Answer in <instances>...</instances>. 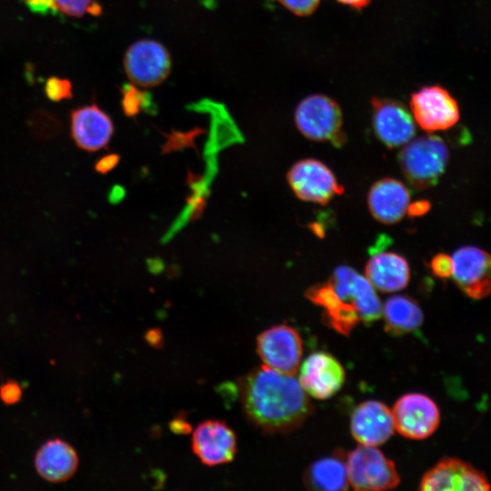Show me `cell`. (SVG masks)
Wrapping results in <instances>:
<instances>
[{
    "mask_svg": "<svg viewBox=\"0 0 491 491\" xmlns=\"http://www.w3.org/2000/svg\"><path fill=\"white\" fill-rule=\"evenodd\" d=\"M240 394L247 418L266 433L293 431L314 411L298 379L266 366L244 376Z\"/></svg>",
    "mask_w": 491,
    "mask_h": 491,
    "instance_id": "1",
    "label": "cell"
},
{
    "mask_svg": "<svg viewBox=\"0 0 491 491\" xmlns=\"http://www.w3.org/2000/svg\"><path fill=\"white\" fill-rule=\"evenodd\" d=\"M306 297L324 309V322L348 336L359 323L370 324L382 316V305L374 286L352 267H336L327 282L306 291Z\"/></svg>",
    "mask_w": 491,
    "mask_h": 491,
    "instance_id": "2",
    "label": "cell"
},
{
    "mask_svg": "<svg viewBox=\"0 0 491 491\" xmlns=\"http://www.w3.org/2000/svg\"><path fill=\"white\" fill-rule=\"evenodd\" d=\"M448 158L446 145L442 138L433 135L408 142L398 155L404 175L417 189L436 185L446 169Z\"/></svg>",
    "mask_w": 491,
    "mask_h": 491,
    "instance_id": "3",
    "label": "cell"
},
{
    "mask_svg": "<svg viewBox=\"0 0 491 491\" xmlns=\"http://www.w3.org/2000/svg\"><path fill=\"white\" fill-rule=\"evenodd\" d=\"M295 122L299 132L309 140L330 141L336 146L345 142L342 111L327 95L315 94L301 100L295 111Z\"/></svg>",
    "mask_w": 491,
    "mask_h": 491,
    "instance_id": "4",
    "label": "cell"
},
{
    "mask_svg": "<svg viewBox=\"0 0 491 491\" xmlns=\"http://www.w3.org/2000/svg\"><path fill=\"white\" fill-rule=\"evenodd\" d=\"M349 486L358 491H381L400 481L394 462L376 446L359 445L346 458Z\"/></svg>",
    "mask_w": 491,
    "mask_h": 491,
    "instance_id": "5",
    "label": "cell"
},
{
    "mask_svg": "<svg viewBox=\"0 0 491 491\" xmlns=\"http://www.w3.org/2000/svg\"><path fill=\"white\" fill-rule=\"evenodd\" d=\"M124 68L132 84L153 87L167 78L172 59L163 44L153 39H142L133 43L125 51Z\"/></svg>",
    "mask_w": 491,
    "mask_h": 491,
    "instance_id": "6",
    "label": "cell"
},
{
    "mask_svg": "<svg viewBox=\"0 0 491 491\" xmlns=\"http://www.w3.org/2000/svg\"><path fill=\"white\" fill-rule=\"evenodd\" d=\"M409 105L417 125L427 132L446 130L460 117L457 101L438 85L423 86L414 92Z\"/></svg>",
    "mask_w": 491,
    "mask_h": 491,
    "instance_id": "7",
    "label": "cell"
},
{
    "mask_svg": "<svg viewBox=\"0 0 491 491\" xmlns=\"http://www.w3.org/2000/svg\"><path fill=\"white\" fill-rule=\"evenodd\" d=\"M256 350L264 366L295 376L299 368L303 344L295 328L287 325H277L257 336Z\"/></svg>",
    "mask_w": 491,
    "mask_h": 491,
    "instance_id": "8",
    "label": "cell"
},
{
    "mask_svg": "<svg viewBox=\"0 0 491 491\" xmlns=\"http://www.w3.org/2000/svg\"><path fill=\"white\" fill-rule=\"evenodd\" d=\"M395 429L410 439L430 436L440 422L436 404L427 396L409 393L399 397L392 410Z\"/></svg>",
    "mask_w": 491,
    "mask_h": 491,
    "instance_id": "9",
    "label": "cell"
},
{
    "mask_svg": "<svg viewBox=\"0 0 491 491\" xmlns=\"http://www.w3.org/2000/svg\"><path fill=\"white\" fill-rule=\"evenodd\" d=\"M288 184L301 200L326 205L335 195L344 192L332 171L316 159H303L287 173Z\"/></svg>",
    "mask_w": 491,
    "mask_h": 491,
    "instance_id": "10",
    "label": "cell"
},
{
    "mask_svg": "<svg viewBox=\"0 0 491 491\" xmlns=\"http://www.w3.org/2000/svg\"><path fill=\"white\" fill-rule=\"evenodd\" d=\"M453 278L456 286L469 297L482 299L491 295V255L472 246L455 251Z\"/></svg>",
    "mask_w": 491,
    "mask_h": 491,
    "instance_id": "11",
    "label": "cell"
},
{
    "mask_svg": "<svg viewBox=\"0 0 491 491\" xmlns=\"http://www.w3.org/2000/svg\"><path fill=\"white\" fill-rule=\"evenodd\" d=\"M372 125L377 138L387 147L407 144L416 134V125L407 108L402 103L373 97Z\"/></svg>",
    "mask_w": 491,
    "mask_h": 491,
    "instance_id": "12",
    "label": "cell"
},
{
    "mask_svg": "<svg viewBox=\"0 0 491 491\" xmlns=\"http://www.w3.org/2000/svg\"><path fill=\"white\" fill-rule=\"evenodd\" d=\"M298 381L306 393L316 399H327L337 393L346 379L341 363L331 354L315 352L299 368Z\"/></svg>",
    "mask_w": 491,
    "mask_h": 491,
    "instance_id": "13",
    "label": "cell"
},
{
    "mask_svg": "<svg viewBox=\"0 0 491 491\" xmlns=\"http://www.w3.org/2000/svg\"><path fill=\"white\" fill-rule=\"evenodd\" d=\"M192 449L199 460L214 466L231 462L236 453V436L223 421L200 423L192 436Z\"/></svg>",
    "mask_w": 491,
    "mask_h": 491,
    "instance_id": "14",
    "label": "cell"
},
{
    "mask_svg": "<svg viewBox=\"0 0 491 491\" xmlns=\"http://www.w3.org/2000/svg\"><path fill=\"white\" fill-rule=\"evenodd\" d=\"M394 429L392 412L380 401L362 402L352 413L351 434L361 445L380 446L391 437Z\"/></svg>",
    "mask_w": 491,
    "mask_h": 491,
    "instance_id": "15",
    "label": "cell"
},
{
    "mask_svg": "<svg viewBox=\"0 0 491 491\" xmlns=\"http://www.w3.org/2000/svg\"><path fill=\"white\" fill-rule=\"evenodd\" d=\"M70 122L73 140L88 152L105 147L114 134L111 118L95 103L75 109Z\"/></svg>",
    "mask_w": 491,
    "mask_h": 491,
    "instance_id": "16",
    "label": "cell"
},
{
    "mask_svg": "<svg viewBox=\"0 0 491 491\" xmlns=\"http://www.w3.org/2000/svg\"><path fill=\"white\" fill-rule=\"evenodd\" d=\"M410 195L406 186L395 178H383L370 188L367 204L371 215L386 225L400 221L409 205Z\"/></svg>",
    "mask_w": 491,
    "mask_h": 491,
    "instance_id": "17",
    "label": "cell"
},
{
    "mask_svg": "<svg viewBox=\"0 0 491 491\" xmlns=\"http://www.w3.org/2000/svg\"><path fill=\"white\" fill-rule=\"evenodd\" d=\"M78 462L74 447L60 438L46 441L35 457L36 472L51 483H62L71 478L77 470Z\"/></svg>",
    "mask_w": 491,
    "mask_h": 491,
    "instance_id": "18",
    "label": "cell"
},
{
    "mask_svg": "<svg viewBox=\"0 0 491 491\" xmlns=\"http://www.w3.org/2000/svg\"><path fill=\"white\" fill-rule=\"evenodd\" d=\"M365 272L371 285L385 293L403 289L410 278L407 261L393 252L376 253L366 263Z\"/></svg>",
    "mask_w": 491,
    "mask_h": 491,
    "instance_id": "19",
    "label": "cell"
},
{
    "mask_svg": "<svg viewBox=\"0 0 491 491\" xmlns=\"http://www.w3.org/2000/svg\"><path fill=\"white\" fill-rule=\"evenodd\" d=\"M307 488L323 491H340L349 487L346 460L342 453L312 463L305 472Z\"/></svg>",
    "mask_w": 491,
    "mask_h": 491,
    "instance_id": "20",
    "label": "cell"
},
{
    "mask_svg": "<svg viewBox=\"0 0 491 491\" xmlns=\"http://www.w3.org/2000/svg\"><path fill=\"white\" fill-rule=\"evenodd\" d=\"M385 330L394 336L410 333L423 323V312L417 302L408 296L388 297L382 306Z\"/></svg>",
    "mask_w": 491,
    "mask_h": 491,
    "instance_id": "21",
    "label": "cell"
},
{
    "mask_svg": "<svg viewBox=\"0 0 491 491\" xmlns=\"http://www.w3.org/2000/svg\"><path fill=\"white\" fill-rule=\"evenodd\" d=\"M466 462L456 457H444L421 478L423 491H460L461 478Z\"/></svg>",
    "mask_w": 491,
    "mask_h": 491,
    "instance_id": "22",
    "label": "cell"
},
{
    "mask_svg": "<svg viewBox=\"0 0 491 491\" xmlns=\"http://www.w3.org/2000/svg\"><path fill=\"white\" fill-rule=\"evenodd\" d=\"M121 105L124 114L128 117H135L143 108L150 105V95L138 88L134 84L124 85L121 88Z\"/></svg>",
    "mask_w": 491,
    "mask_h": 491,
    "instance_id": "23",
    "label": "cell"
},
{
    "mask_svg": "<svg viewBox=\"0 0 491 491\" xmlns=\"http://www.w3.org/2000/svg\"><path fill=\"white\" fill-rule=\"evenodd\" d=\"M55 3L57 10L73 17H81L86 13L98 15L102 10L95 0H55Z\"/></svg>",
    "mask_w": 491,
    "mask_h": 491,
    "instance_id": "24",
    "label": "cell"
},
{
    "mask_svg": "<svg viewBox=\"0 0 491 491\" xmlns=\"http://www.w3.org/2000/svg\"><path fill=\"white\" fill-rule=\"evenodd\" d=\"M491 485L486 475L470 464H466L461 478L460 491H486Z\"/></svg>",
    "mask_w": 491,
    "mask_h": 491,
    "instance_id": "25",
    "label": "cell"
},
{
    "mask_svg": "<svg viewBox=\"0 0 491 491\" xmlns=\"http://www.w3.org/2000/svg\"><path fill=\"white\" fill-rule=\"evenodd\" d=\"M45 93L54 102L70 99L73 96V85L68 79L51 76L45 82Z\"/></svg>",
    "mask_w": 491,
    "mask_h": 491,
    "instance_id": "26",
    "label": "cell"
},
{
    "mask_svg": "<svg viewBox=\"0 0 491 491\" xmlns=\"http://www.w3.org/2000/svg\"><path fill=\"white\" fill-rule=\"evenodd\" d=\"M288 11L299 16L312 15L319 5L320 0H277Z\"/></svg>",
    "mask_w": 491,
    "mask_h": 491,
    "instance_id": "27",
    "label": "cell"
},
{
    "mask_svg": "<svg viewBox=\"0 0 491 491\" xmlns=\"http://www.w3.org/2000/svg\"><path fill=\"white\" fill-rule=\"evenodd\" d=\"M430 268L435 276L448 278L453 274V259L446 254L439 253L432 258Z\"/></svg>",
    "mask_w": 491,
    "mask_h": 491,
    "instance_id": "28",
    "label": "cell"
},
{
    "mask_svg": "<svg viewBox=\"0 0 491 491\" xmlns=\"http://www.w3.org/2000/svg\"><path fill=\"white\" fill-rule=\"evenodd\" d=\"M22 397V387L15 381H6L0 386V399L6 405H14Z\"/></svg>",
    "mask_w": 491,
    "mask_h": 491,
    "instance_id": "29",
    "label": "cell"
},
{
    "mask_svg": "<svg viewBox=\"0 0 491 491\" xmlns=\"http://www.w3.org/2000/svg\"><path fill=\"white\" fill-rule=\"evenodd\" d=\"M30 11L46 15L57 10L55 0H22Z\"/></svg>",
    "mask_w": 491,
    "mask_h": 491,
    "instance_id": "30",
    "label": "cell"
},
{
    "mask_svg": "<svg viewBox=\"0 0 491 491\" xmlns=\"http://www.w3.org/2000/svg\"><path fill=\"white\" fill-rule=\"evenodd\" d=\"M120 157L116 154H108L99 158L95 165V170L100 174H106L113 170L119 163Z\"/></svg>",
    "mask_w": 491,
    "mask_h": 491,
    "instance_id": "31",
    "label": "cell"
},
{
    "mask_svg": "<svg viewBox=\"0 0 491 491\" xmlns=\"http://www.w3.org/2000/svg\"><path fill=\"white\" fill-rule=\"evenodd\" d=\"M430 203L427 200H418L408 205L407 214L410 216H421L430 209Z\"/></svg>",
    "mask_w": 491,
    "mask_h": 491,
    "instance_id": "32",
    "label": "cell"
},
{
    "mask_svg": "<svg viewBox=\"0 0 491 491\" xmlns=\"http://www.w3.org/2000/svg\"><path fill=\"white\" fill-rule=\"evenodd\" d=\"M338 3L350 6L356 10H361L367 6L371 0H336Z\"/></svg>",
    "mask_w": 491,
    "mask_h": 491,
    "instance_id": "33",
    "label": "cell"
}]
</instances>
